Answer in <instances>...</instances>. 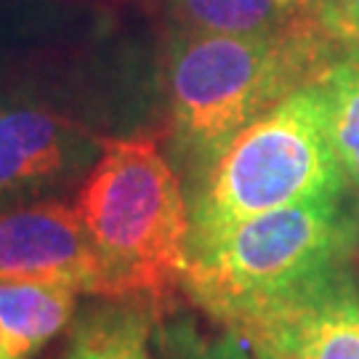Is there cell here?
<instances>
[{
    "label": "cell",
    "instance_id": "cell-12",
    "mask_svg": "<svg viewBox=\"0 0 359 359\" xmlns=\"http://www.w3.org/2000/svg\"><path fill=\"white\" fill-rule=\"evenodd\" d=\"M243 341V335L231 330L218 338H208L192 322L179 317L168 320V325H157V344L163 359H256L248 354Z\"/></svg>",
    "mask_w": 359,
    "mask_h": 359
},
{
    "label": "cell",
    "instance_id": "cell-1",
    "mask_svg": "<svg viewBox=\"0 0 359 359\" xmlns=\"http://www.w3.org/2000/svg\"><path fill=\"white\" fill-rule=\"evenodd\" d=\"M341 48L314 16L253 35L176 27L163 56V90L170 157L184 189L245 126L320 80Z\"/></svg>",
    "mask_w": 359,
    "mask_h": 359
},
{
    "label": "cell",
    "instance_id": "cell-13",
    "mask_svg": "<svg viewBox=\"0 0 359 359\" xmlns=\"http://www.w3.org/2000/svg\"><path fill=\"white\" fill-rule=\"evenodd\" d=\"M314 16L338 46L359 43V0H314Z\"/></svg>",
    "mask_w": 359,
    "mask_h": 359
},
{
    "label": "cell",
    "instance_id": "cell-10",
    "mask_svg": "<svg viewBox=\"0 0 359 359\" xmlns=\"http://www.w3.org/2000/svg\"><path fill=\"white\" fill-rule=\"evenodd\" d=\"M165 3L173 25L192 32L253 35L314 16V0H165Z\"/></svg>",
    "mask_w": 359,
    "mask_h": 359
},
{
    "label": "cell",
    "instance_id": "cell-6",
    "mask_svg": "<svg viewBox=\"0 0 359 359\" xmlns=\"http://www.w3.org/2000/svg\"><path fill=\"white\" fill-rule=\"evenodd\" d=\"M104 139L40 104H0V205L48 197L86 179Z\"/></svg>",
    "mask_w": 359,
    "mask_h": 359
},
{
    "label": "cell",
    "instance_id": "cell-15",
    "mask_svg": "<svg viewBox=\"0 0 359 359\" xmlns=\"http://www.w3.org/2000/svg\"><path fill=\"white\" fill-rule=\"evenodd\" d=\"M351 237H354V256H359V192L351 200Z\"/></svg>",
    "mask_w": 359,
    "mask_h": 359
},
{
    "label": "cell",
    "instance_id": "cell-16",
    "mask_svg": "<svg viewBox=\"0 0 359 359\" xmlns=\"http://www.w3.org/2000/svg\"><path fill=\"white\" fill-rule=\"evenodd\" d=\"M250 346V344H248ZM253 351V357L256 359H285L283 354H277V351H271V348H264V346H250Z\"/></svg>",
    "mask_w": 359,
    "mask_h": 359
},
{
    "label": "cell",
    "instance_id": "cell-9",
    "mask_svg": "<svg viewBox=\"0 0 359 359\" xmlns=\"http://www.w3.org/2000/svg\"><path fill=\"white\" fill-rule=\"evenodd\" d=\"M77 295L67 285L0 280V325L22 359H32L72 325Z\"/></svg>",
    "mask_w": 359,
    "mask_h": 359
},
{
    "label": "cell",
    "instance_id": "cell-7",
    "mask_svg": "<svg viewBox=\"0 0 359 359\" xmlns=\"http://www.w3.org/2000/svg\"><path fill=\"white\" fill-rule=\"evenodd\" d=\"M285 359H359V280L351 264L245 333Z\"/></svg>",
    "mask_w": 359,
    "mask_h": 359
},
{
    "label": "cell",
    "instance_id": "cell-11",
    "mask_svg": "<svg viewBox=\"0 0 359 359\" xmlns=\"http://www.w3.org/2000/svg\"><path fill=\"white\" fill-rule=\"evenodd\" d=\"M327 109V130L346 173L348 187L359 192V43L344 46L320 75Z\"/></svg>",
    "mask_w": 359,
    "mask_h": 359
},
{
    "label": "cell",
    "instance_id": "cell-3",
    "mask_svg": "<svg viewBox=\"0 0 359 359\" xmlns=\"http://www.w3.org/2000/svg\"><path fill=\"white\" fill-rule=\"evenodd\" d=\"M351 203H301L258 213L189 245L184 293L237 335L351 264Z\"/></svg>",
    "mask_w": 359,
    "mask_h": 359
},
{
    "label": "cell",
    "instance_id": "cell-4",
    "mask_svg": "<svg viewBox=\"0 0 359 359\" xmlns=\"http://www.w3.org/2000/svg\"><path fill=\"white\" fill-rule=\"evenodd\" d=\"M348 192L327 130L325 93L314 80L245 126L187 189L189 245L258 213L346 200Z\"/></svg>",
    "mask_w": 359,
    "mask_h": 359
},
{
    "label": "cell",
    "instance_id": "cell-2",
    "mask_svg": "<svg viewBox=\"0 0 359 359\" xmlns=\"http://www.w3.org/2000/svg\"><path fill=\"white\" fill-rule=\"evenodd\" d=\"M75 208L102 264L107 301H139L168 314L184 293L192 231L173 160L149 136L104 139Z\"/></svg>",
    "mask_w": 359,
    "mask_h": 359
},
{
    "label": "cell",
    "instance_id": "cell-14",
    "mask_svg": "<svg viewBox=\"0 0 359 359\" xmlns=\"http://www.w3.org/2000/svg\"><path fill=\"white\" fill-rule=\"evenodd\" d=\"M0 359H22V354L16 351V346H13V341L8 338L3 325H0Z\"/></svg>",
    "mask_w": 359,
    "mask_h": 359
},
{
    "label": "cell",
    "instance_id": "cell-5",
    "mask_svg": "<svg viewBox=\"0 0 359 359\" xmlns=\"http://www.w3.org/2000/svg\"><path fill=\"white\" fill-rule=\"evenodd\" d=\"M0 280L67 285L107 298L104 271L75 203L40 197L0 205Z\"/></svg>",
    "mask_w": 359,
    "mask_h": 359
},
{
    "label": "cell",
    "instance_id": "cell-8",
    "mask_svg": "<svg viewBox=\"0 0 359 359\" xmlns=\"http://www.w3.org/2000/svg\"><path fill=\"white\" fill-rule=\"evenodd\" d=\"M160 317L139 301H107L75 314L62 359H163Z\"/></svg>",
    "mask_w": 359,
    "mask_h": 359
}]
</instances>
